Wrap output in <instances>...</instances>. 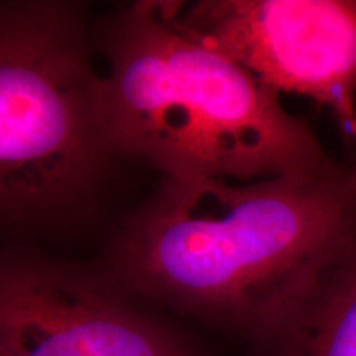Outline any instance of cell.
Masks as SVG:
<instances>
[{
  "label": "cell",
  "instance_id": "obj_1",
  "mask_svg": "<svg viewBox=\"0 0 356 356\" xmlns=\"http://www.w3.org/2000/svg\"><path fill=\"white\" fill-rule=\"evenodd\" d=\"M356 234V163L254 181L163 180L106 277L264 348Z\"/></svg>",
  "mask_w": 356,
  "mask_h": 356
},
{
  "label": "cell",
  "instance_id": "obj_5",
  "mask_svg": "<svg viewBox=\"0 0 356 356\" xmlns=\"http://www.w3.org/2000/svg\"><path fill=\"white\" fill-rule=\"evenodd\" d=\"M0 356H202L109 277L0 254Z\"/></svg>",
  "mask_w": 356,
  "mask_h": 356
},
{
  "label": "cell",
  "instance_id": "obj_6",
  "mask_svg": "<svg viewBox=\"0 0 356 356\" xmlns=\"http://www.w3.org/2000/svg\"><path fill=\"white\" fill-rule=\"evenodd\" d=\"M261 350L264 356H356V234Z\"/></svg>",
  "mask_w": 356,
  "mask_h": 356
},
{
  "label": "cell",
  "instance_id": "obj_2",
  "mask_svg": "<svg viewBox=\"0 0 356 356\" xmlns=\"http://www.w3.org/2000/svg\"><path fill=\"white\" fill-rule=\"evenodd\" d=\"M106 127L114 152L165 180L254 181L335 165L280 95L177 30L159 2L104 22Z\"/></svg>",
  "mask_w": 356,
  "mask_h": 356
},
{
  "label": "cell",
  "instance_id": "obj_3",
  "mask_svg": "<svg viewBox=\"0 0 356 356\" xmlns=\"http://www.w3.org/2000/svg\"><path fill=\"white\" fill-rule=\"evenodd\" d=\"M115 155L79 7L0 2V221L78 215Z\"/></svg>",
  "mask_w": 356,
  "mask_h": 356
},
{
  "label": "cell",
  "instance_id": "obj_4",
  "mask_svg": "<svg viewBox=\"0 0 356 356\" xmlns=\"http://www.w3.org/2000/svg\"><path fill=\"white\" fill-rule=\"evenodd\" d=\"M181 33L275 92L330 111L356 149V0L159 2Z\"/></svg>",
  "mask_w": 356,
  "mask_h": 356
}]
</instances>
